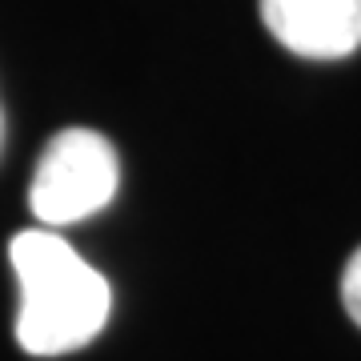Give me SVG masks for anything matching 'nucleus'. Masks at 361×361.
Wrapping results in <instances>:
<instances>
[{"label":"nucleus","mask_w":361,"mask_h":361,"mask_svg":"<svg viewBox=\"0 0 361 361\" xmlns=\"http://www.w3.org/2000/svg\"><path fill=\"white\" fill-rule=\"evenodd\" d=\"M20 310L16 341L32 357H61L89 345L109 322L113 289L61 233L25 229L8 245Z\"/></svg>","instance_id":"1"},{"label":"nucleus","mask_w":361,"mask_h":361,"mask_svg":"<svg viewBox=\"0 0 361 361\" xmlns=\"http://www.w3.org/2000/svg\"><path fill=\"white\" fill-rule=\"evenodd\" d=\"M116 185L121 165L113 145L97 129H65L40 153L28 205L44 229H61L101 213L116 197Z\"/></svg>","instance_id":"2"},{"label":"nucleus","mask_w":361,"mask_h":361,"mask_svg":"<svg viewBox=\"0 0 361 361\" xmlns=\"http://www.w3.org/2000/svg\"><path fill=\"white\" fill-rule=\"evenodd\" d=\"M261 20L297 56L337 61L361 49V0H261Z\"/></svg>","instance_id":"3"},{"label":"nucleus","mask_w":361,"mask_h":361,"mask_svg":"<svg viewBox=\"0 0 361 361\" xmlns=\"http://www.w3.org/2000/svg\"><path fill=\"white\" fill-rule=\"evenodd\" d=\"M341 305L353 317V325H361V245L353 249V257L345 261V273H341Z\"/></svg>","instance_id":"4"},{"label":"nucleus","mask_w":361,"mask_h":361,"mask_svg":"<svg viewBox=\"0 0 361 361\" xmlns=\"http://www.w3.org/2000/svg\"><path fill=\"white\" fill-rule=\"evenodd\" d=\"M0 137H4V121H0Z\"/></svg>","instance_id":"5"}]
</instances>
